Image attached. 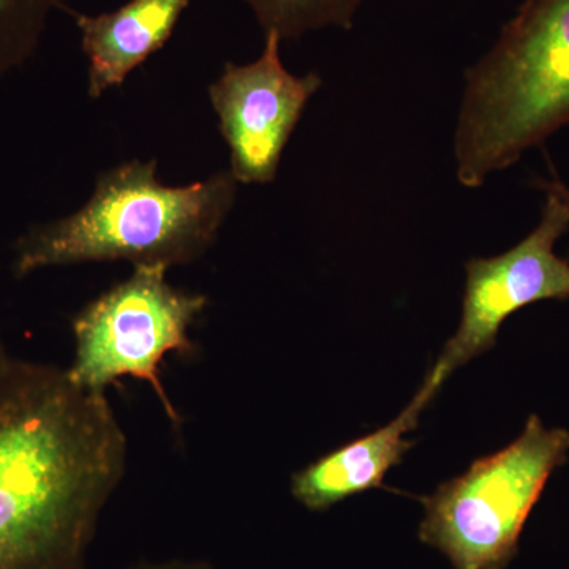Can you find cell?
I'll return each mask as SVG.
<instances>
[{"label":"cell","instance_id":"5","mask_svg":"<svg viewBox=\"0 0 569 569\" xmlns=\"http://www.w3.org/2000/svg\"><path fill=\"white\" fill-rule=\"evenodd\" d=\"M167 272L163 266H134L129 279L82 307L71 321L74 355L66 370L74 383L99 392L127 377L146 381L179 429L182 418L160 369L168 355L192 353L190 329L208 299L174 288Z\"/></svg>","mask_w":569,"mask_h":569},{"label":"cell","instance_id":"13","mask_svg":"<svg viewBox=\"0 0 569 569\" xmlns=\"http://www.w3.org/2000/svg\"><path fill=\"white\" fill-rule=\"evenodd\" d=\"M14 358H11L9 351H7L6 343H3L2 336H0V381L9 372L11 365H13Z\"/></svg>","mask_w":569,"mask_h":569},{"label":"cell","instance_id":"9","mask_svg":"<svg viewBox=\"0 0 569 569\" xmlns=\"http://www.w3.org/2000/svg\"><path fill=\"white\" fill-rule=\"evenodd\" d=\"M189 6L190 0H129L97 17L69 10L89 62V97L99 99L119 88L133 70L162 50Z\"/></svg>","mask_w":569,"mask_h":569},{"label":"cell","instance_id":"12","mask_svg":"<svg viewBox=\"0 0 569 569\" xmlns=\"http://www.w3.org/2000/svg\"><path fill=\"white\" fill-rule=\"evenodd\" d=\"M127 569H213L211 565L201 560H168L159 563H144Z\"/></svg>","mask_w":569,"mask_h":569},{"label":"cell","instance_id":"4","mask_svg":"<svg viewBox=\"0 0 569 569\" xmlns=\"http://www.w3.org/2000/svg\"><path fill=\"white\" fill-rule=\"evenodd\" d=\"M568 455V430L549 429L531 415L508 447L419 497L425 507L419 541L452 569H507L549 478Z\"/></svg>","mask_w":569,"mask_h":569},{"label":"cell","instance_id":"10","mask_svg":"<svg viewBox=\"0 0 569 569\" xmlns=\"http://www.w3.org/2000/svg\"><path fill=\"white\" fill-rule=\"evenodd\" d=\"M264 32L280 39H299L325 28H353L365 0H244Z\"/></svg>","mask_w":569,"mask_h":569},{"label":"cell","instance_id":"1","mask_svg":"<svg viewBox=\"0 0 569 569\" xmlns=\"http://www.w3.org/2000/svg\"><path fill=\"white\" fill-rule=\"evenodd\" d=\"M126 462L104 392L14 359L0 381V569H86Z\"/></svg>","mask_w":569,"mask_h":569},{"label":"cell","instance_id":"8","mask_svg":"<svg viewBox=\"0 0 569 569\" xmlns=\"http://www.w3.org/2000/svg\"><path fill=\"white\" fill-rule=\"evenodd\" d=\"M438 391L425 378L411 402L387 426L348 441L296 471L291 496L309 511L323 512L367 490L383 488L389 471L415 448V440L407 433L417 429L422 411Z\"/></svg>","mask_w":569,"mask_h":569},{"label":"cell","instance_id":"11","mask_svg":"<svg viewBox=\"0 0 569 569\" xmlns=\"http://www.w3.org/2000/svg\"><path fill=\"white\" fill-rule=\"evenodd\" d=\"M56 9L61 0H0V78L32 58Z\"/></svg>","mask_w":569,"mask_h":569},{"label":"cell","instance_id":"2","mask_svg":"<svg viewBox=\"0 0 569 569\" xmlns=\"http://www.w3.org/2000/svg\"><path fill=\"white\" fill-rule=\"evenodd\" d=\"M238 183L230 171H219L189 186H164L156 160L118 164L99 176L78 211L20 236L11 269L22 279L41 269L97 261L167 269L192 263L216 242Z\"/></svg>","mask_w":569,"mask_h":569},{"label":"cell","instance_id":"7","mask_svg":"<svg viewBox=\"0 0 569 569\" xmlns=\"http://www.w3.org/2000/svg\"><path fill=\"white\" fill-rule=\"evenodd\" d=\"M280 43L277 33L266 32L257 61L224 63L222 74L209 86L219 130L230 149V173L241 183L274 181L284 148L323 82L318 73L298 77L284 69Z\"/></svg>","mask_w":569,"mask_h":569},{"label":"cell","instance_id":"3","mask_svg":"<svg viewBox=\"0 0 569 569\" xmlns=\"http://www.w3.org/2000/svg\"><path fill=\"white\" fill-rule=\"evenodd\" d=\"M466 80L456 174L478 189L569 123V0H526Z\"/></svg>","mask_w":569,"mask_h":569},{"label":"cell","instance_id":"6","mask_svg":"<svg viewBox=\"0 0 569 569\" xmlns=\"http://www.w3.org/2000/svg\"><path fill=\"white\" fill-rule=\"evenodd\" d=\"M546 192L541 220L507 252L471 258L466 264L462 316L426 380L441 389L460 367L488 353L509 317L537 302L569 299V261L556 253L569 230V201L553 181H537Z\"/></svg>","mask_w":569,"mask_h":569},{"label":"cell","instance_id":"14","mask_svg":"<svg viewBox=\"0 0 569 569\" xmlns=\"http://www.w3.org/2000/svg\"><path fill=\"white\" fill-rule=\"evenodd\" d=\"M556 182H557V187H559V190L561 193H563V197L567 198V200L569 201V189L567 186H565L563 182H560L559 179H556Z\"/></svg>","mask_w":569,"mask_h":569}]
</instances>
